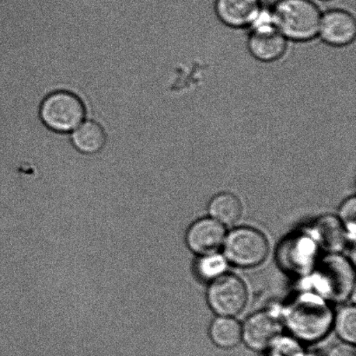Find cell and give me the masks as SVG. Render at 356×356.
<instances>
[{
    "label": "cell",
    "mask_w": 356,
    "mask_h": 356,
    "mask_svg": "<svg viewBox=\"0 0 356 356\" xmlns=\"http://www.w3.org/2000/svg\"><path fill=\"white\" fill-rule=\"evenodd\" d=\"M270 13L275 26L288 40L305 43L319 35L323 14L312 0H277Z\"/></svg>",
    "instance_id": "obj_1"
},
{
    "label": "cell",
    "mask_w": 356,
    "mask_h": 356,
    "mask_svg": "<svg viewBox=\"0 0 356 356\" xmlns=\"http://www.w3.org/2000/svg\"><path fill=\"white\" fill-rule=\"evenodd\" d=\"M40 113L42 121L50 130L69 134L83 123L86 108L79 97L62 90L45 97Z\"/></svg>",
    "instance_id": "obj_2"
},
{
    "label": "cell",
    "mask_w": 356,
    "mask_h": 356,
    "mask_svg": "<svg viewBox=\"0 0 356 356\" xmlns=\"http://www.w3.org/2000/svg\"><path fill=\"white\" fill-rule=\"evenodd\" d=\"M247 38L250 54L257 61H278L288 51L289 40L275 26L270 10H261Z\"/></svg>",
    "instance_id": "obj_3"
},
{
    "label": "cell",
    "mask_w": 356,
    "mask_h": 356,
    "mask_svg": "<svg viewBox=\"0 0 356 356\" xmlns=\"http://www.w3.org/2000/svg\"><path fill=\"white\" fill-rule=\"evenodd\" d=\"M268 250L270 247L264 234L250 227L234 229L225 237L226 260L236 266H257L266 259Z\"/></svg>",
    "instance_id": "obj_4"
},
{
    "label": "cell",
    "mask_w": 356,
    "mask_h": 356,
    "mask_svg": "<svg viewBox=\"0 0 356 356\" xmlns=\"http://www.w3.org/2000/svg\"><path fill=\"white\" fill-rule=\"evenodd\" d=\"M207 299L216 315L227 317L239 315L247 303L246 286L236 275H222L209 285Z\"/></svg>",
    "instance_id": "obj_5"
},
{
    "label": "cell",
    "mask_w": 356,
    "mask_h": 356,
    "mask_svg": "<svg viewBox=\"0 0 356 356\" xmlns=\"http://www.w3.org/2000/svg\"><path fill=\"white\" fill-rule=\"evenodd\" d=\"M319 35L330 47H345L356 37V21L350 13L343 9H332L323 14Z\"/></svg>",
    "instance_id": "obj_6"
},
{
    "label": "cell",
    "mask_w": 356,
    "mask_h": 356,
    "mask_svg": "<svg viewBox=\"0 0 356 356\" xmlns=\"http://www.w3.org/2000/svg\"><path fill=\"white\" fill-rule=\"evenodd\" d=\"M225 240V227L213 218L197 220L186 233L188 249L201 256L215 254Z\"/></svg>",
    "instance_id": "obj_7"
},
{
    "label": "cell",
    "mask_w": 356,
    "mask_h": 356,
    "mask_svg": "<svg viewBox=\"0 0 356 356\" xmlns=\"http://www.w3.org/2000/svg\"><path fill=\"white\" fill-rule=\"evenodd\" d=\"M214 10L220 22L232 29L252 26L263 6L260 0H216Z\"/></svg>",
    "instance_id": "obj_8"
},
{
    "label": "cell",
    "mask_w": 356,
    "mask_h": 356,
    "mask_svg": "<svg viewBox=\"0 0 356 356\" xmlns=\"http://www.w3.org/2000/svg\"><path fill=\"white\" fill-rule=\"evenodd\" d=\"M243 330V340L250 350H266L277 340L280 334V323L270 314H254L246 321Z\"/></svg>",
    "instance_id": "obj_9"
},
{
    "label": "cell",
    "mask_w": 356,
    "mask_h": 356,
    "mask_svg": "<svg viewBox=\"0 0 356 356\" xmlns=\"http://www.w3.org/2000/svg\"><path fill=\"white\" fill-rule=\"evenodd\" d=\"M106 140L103 128L94 121L83 122L72 131V145L83 154L93 155L99 153L106 145Z\"/></svg>",
    "instance_id": "obj_10"
},
{
    "label": "cell",
    "mask_w": 356,
    "mask_h": 356,
    "mask_svg": "<svg viewBox=\"0 0 356 356\" xmlns=\"http://www.w3.org/2000/svg\"><path fill=\"white\" fill-rule=\"evenodd\" d=\"M211 218L221 225H233L239 221L243 213V206L239 198L229 192L215 195L209 204Z\"/></svg>",
    "instance_id": "obj_11"
},
{
    "label": "cell",
    "mask_w": 356,
    "mask_h": 356,
    "mask_svg": "<svg viewBox=\"0 0 356 356\" xmlns=\"http://www.w3.org/2000/svg\"><path fill=\"white\" fill-rule=\"evenodd\" d=\"M209 337L216 346L229 350L243 340L242 326L232 317L218 316L209 327Z\"/></svg>",
    "instance_id": "obj_12"
},
{
    "label": "cell",
    "mask_w": 356,
    "mask_h": 356,
    "mask_svg": "<svg viewBox=\"0 0 356 356\" xmlns=\"http://www.w3.org/2000/svg\"><path fill=\"white\" fill-rule=\"evenodd\" d=\"M316 239L327 250H338L343 246L344 232L341 222L332 216L323 218L317 222Z\"/></svg>",
    "instance_id": "obj_13"
},
{
    "label": "cell",
    "mask_w": 356,
    "mask_h": 356,
    "mask_svg": "<svg viewBox=\"0 0 356 356\" xmlns=\"http://www.w3.org/2000/svg\"><path fill=\"white\" fill-rule=\"evenodd\" d=\"M336 330L344 343L355 344L356 341V312L354 306L341 310L337 317Z\"/></svg>",
    "instance_id": "obj_14"
},
{
    "label": "cell",
    "mask_w": 356,
    "mask_h": 356,
    "mask_svg": "<svg viewBox=\"0 0 356 356\" xmlns=\"http://www.w3.org/2000/svg\"><path fill=\"white\" fill-rule=\"evenodd\" d=\"M226 268V258L216 253L202 256L197 265V274L204 280H214L221 277Z\"/></svg>",
    "instance_id": "obj_15"
},
{
    "label": "cell",
    "mask_w": 356,
    "mask_h": 356,
    "mask_svg": "<svg viewBox=\"0 0 356 356\" xmlns=\"http://www.w3.org/2000/svg\"><path fill=\"white\" fill-rule=\"evenodd\" d=\"M355 213L356 202L355 198H348L343 202L340 209L341 223L350 232V237L355 239Z\"/></svg>",
    "instance_id": "obj_16"
},
{
    "label": "cell",
    "mask_w": 356,
    "mask_h": 356,
    "mask_svg": "<svg viewBox=\"0 0 356 356\" xmlns=\"http://www.w3.org/2000/svg\"><path fill=\"white\" fill-rule=\"evenodd\" d=\"M327 356H356L354 344L343 343L333 347Z\"/></svg>",
    "instance_id": "obj_17"
}]
</instances>
